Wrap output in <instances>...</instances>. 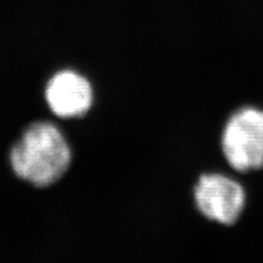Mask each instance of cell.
<instances>
[{"label":"cell","instance_id":"obj_4","mask_svg":"<svg viewBox=\"0 0 263 263\" xmlns=\"http://www.w3.org/2000/svg\"><path fill=\"white\" fill-rule=\"evenodd\" d=\"M45 99L49 109L57 117L79 118L91 108L93 91L87 78L76 71L64 70L49 79Z\"/></svg>","mask_w":263,"mask_h":263},{"label":"cell","instance_id":"obj_2","mask_svg":"<svg viewBox=\"0 0 263 263\" xmlns=\"http://www.w3.org/2000/svg\"><path fill=\"white\" fill-rule=\"evenodd\" d=\"M221 148L233 169L248 172L263 167V111L245 108L229 119Z\"/></svg>","mask_w":263,"mask_h":263},{"label":"cell","instance_id":"obj_3","mask_svg":"<svg viewBox=\"0 0 263 263\" xmlns=\"http://www.w3.org/2000/svg\"><path fill=\"white\" fill-rule=\"evenodd\" d=\"M197 210L204 217L223 225H234L246 204L243 187L221 175H204L194 187Z\"/></svg>","mask_w":263,"mask_h":263},{"label":"cell","instance_id":"obj_1","mask_svg":"<svg viewBox=\"0 0 263 263\" xmlns=\"http://www.w3.org/2000/svg\"><path fill=\"white\" fill-rule=\"evenodd\" d=\"M70 147L62 132L49 122L30 125L12 147L10 163L14 174L27 182L45 187L68 171Z\"/></svg>","mask_w":263,"mask_h":263}]
</instances>
